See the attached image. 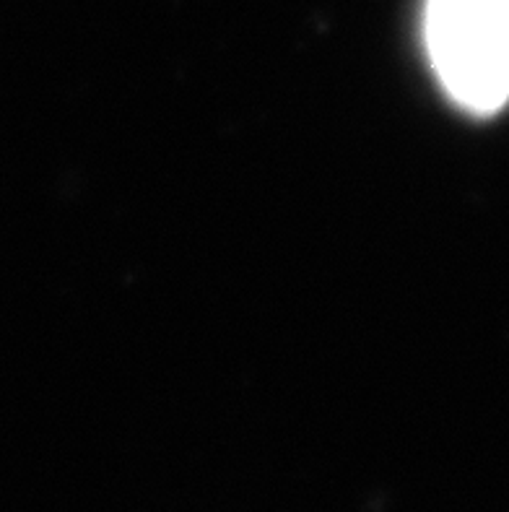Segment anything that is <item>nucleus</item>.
Instances as JSON below:
<instances>
[{
  "label": "nucleus",
  "instance_id": "nucleus-1",
  "mask_svg": "<svg viewBox=\"0 0 509 512\" xmlns=\"http://www.w3.org/2000/svg\"><path fill=\"white\" fill-rule=\"evenodd\" d=\"M424 42L463 110L491 115L509 102V0H426Z\"/></svg>",
  "mask_w": 509,
  "mask_h": 512
}]
</instances>
